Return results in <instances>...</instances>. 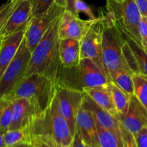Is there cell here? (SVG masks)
I'll list each match as a JSON object with an SVG mask.
<instances>
[{
  "label": "cell",
  "instance_id": "6da1fadb",
  "mask_svg": "<svg viewBox=\"0 0 147 147\" xmlns=\"http://www.w3.org/2000/svg\"><path fill=\"white\" fill-rule=\"evenodd\" d=\"M60 17L55 20L35 48L31 52L24 76L37 73L57 81L61 66L59 53L60 40L58 35Z\"/></svg>",
  "mask_w": 147,
  "mask_h": 147
},
{
  "label": "cell",
  "instance_id": "7a4b0ae2",
  "mask_svg": "<svg viewBox=\"0 0 147 147\" xmlns=\"http://www.w3.org/2000/svg\"><path fill=\"white\" fill-rule=\"evenodd\" d=\"M57 82L41 74L24 76L15 87L4 97L9 100L25 98L33 100L45 111L51 105L57 88Z\"/></svg>",
  "mask_w": 147,
  "mask_h": 147
},
{
  "label": "cell",
  "instance_id": "3957f363",
  "mask_svg": "<svg viewBox=\"0 0 147 147\" xmlns=\"http://www.w3.org/2000/svg\"><path fill=\"white\" fill-rule=\"evenodd\" d=\"M103 15L110 20L126 38L142 46L139 24L142 15L134 0H106Z\"/></svg>",
  "mask_w": 147,
  "mask_h": 147
},
{
  "label": "cell",
  "instance_id": "277c9868",
  "mask_svg": "<svg viewBox=\"0 0 147 147\" xmlns=\"http://www.w3.org/2000/svg\"><path fill=\"white\" fill-rule=\"evenodd\" d=\"M32 135L47 136L63 147L71 146L73 140L68 123L61 116L53 102L30 125Z\"/></svg>",
  "mask_w": 147,
  "mask_h": 147
},
{
  "label": "cell",
  "instance_id": "5b68a950",
  "mask_svg": "<svg viewBox=\"0 0 147 147\" xmlns=\"http://www.w3.org/2000/svg\"><path fill=\"white\" fill-rule=\"evenodd\" d=\"M101 16L103 18L102 60L103 68L110 78L111 76L119 69L129 67L123 53L126 38L110 20L103 14Z\"/></svg>",
  "mask_w": 147,
  "mask_h": 147
},
{
  "label": "cell",
  "instance_id": "8992f818",
  "mask_svg": "<svg viewBox=\"0 0 147 147\" xmlns=\"http://www.w3.org/2000/svg\"><path fill=\"white\" fill-rule=\"evenodd\" d=\"M84 93L78 89L61 86L57 83L53 102L59 113L68 123L74 136L76 129V118L83 104Z\"/></svg>",
  "mask_w": 147,
  "mask_h": 147
},
{
  "label": "cell",
  "instance_id": "52a82bcc",
  "mask_svg": "<svg viewBox=\"0 0 147 147\" xmlns=\"http://www.w3.org/2000/svg\"><path fill=\"white\" fill-rule=\"evenodd\" d=\"M65 10V7L55 2L46 12L32 17L26 27L24 37L26 45L30 51H33L50 27L63 14Z\"/></svg>",
  "mask_w": 147,
  "mask_h": 147
},
{
  "label": "cell",
  "instance_id": "ba28073f",
  "mask_svg": "<svg viewBox=\"0 0 147 147\" xmlns=\"http://www.w3.org/2000/svg\"><path fill=\"white\" fill-rule=\"evenodd\" d=\"M31 51L26 45L24 38L9 65L0 78V98L7 96L25 75Z\"/></svg>",
  "mask_w": 147,
  "mask_h": 147
},
{
  "label": "cell",
  "instance_id": "9c48e42d",
  "mask_svg": "<svg viewBox=\"0 0 147 147\" xmlns=\"http://www.w3.org/2000/svg\"><path fill=\"white\" fill-rule=\"evenodd\" d=\"M103 29V18L100 16L93 21L80 40V59H91L100 68L105 70L102 60Z\"/></svg>",
  "mask_w": 147,
  "mask_h": 147
},
{
  "label": "cell",
  "instance_id": "30bf717a",
  "mask_svg": "<svg viewBox=\"0 0 147 147\" xmlns=\"http://www.w3.org/2000/svg\"><path fill=\"white\" fill-rule=\"evenodd\" d=\"M95 20H85L78 15L65 10L60 17L58 35L60 40L75 39L81 40Z\"/></svg>",
  "mask_w": 147,
  "mask_h": 147
},
{
  "label": "cell",
  "instance_id": "8fae6325",
  "mask_svg": "<svg viewBox=\"0 0 147 147\" xmlns=\"http://www.w3.org/2000/svg\"><path fill=\"white\" fill-rule=\"evenodd\" d=\"M11 100L12 116L9 129H18L29 126L42 112L37 103L30 99L20 98Z\"/></svg>",
  "mask_w": 147,
  "mask_h": 147
},
{
  "label": "cell",
  "instance_id": "7c38bea8",
  "mask_svg": "<svg viewBox=\"0 0 147 147\" xmlns=\"http://www.w3.org/2000/svg\"><path fill=\"white\" fill-rule=\"evenodd\" d=\"M117 119L129 131L135 135L147 127V109L134 95H132L128 112L124 115H119Z\"/></svg>",
  "mask_w": 147,
  "mask_h": 147
},
{
  "label": "cell",
  "instance_id": "4fadbf2b",
  "mask_svg": "<svg viewBox=\"0 0 147 147\" xmlns=\"http://www.w3.org/2000/svg\"><path fill=\"white\" fill-rule=\"evenodd\" d=\"M82 88L106 86L111 81L108 75L93 60L89 58L80 60L78 65Z\"/></svg>",
  "mask_w": 147,
  "mask_h": 147
},
{
  "label": "cell",
  "instance_id": "5bb4252c",
  "mask_svg": "<svg viewBox=\"0 0 147 147\" xmlns=\"http://www.w3.org/2000/svg\"><path fill=\"white\" fill-rule=\"evenodd\" d=\"M32 17V7L30 1L28 0H17L15 7L3 25L1 30L3 37H7L27 27Z\"/></svg>",
  "mask_w": 147,
  "mask_h": 147
},
{
  "label": "cell",
  "instance_id": "9a60e30c",
  "mask_svg": "<svg viewBox=\"0 0 147 147\" xmlns=\"http://www.w3.org/2000/svg\"><path fill=\"white\" fill-rule=\"evenodd\" d=\"M26 27L4 37L0 42V78L15 57L24 39Z\"/></svg>",
  "mask_w": 147,
  "mask_h": 147
},
{
  "label": "cell",
  "instance_id": "2e32d148",
  "mask_svg": "<svg viewBox=\"0 0 147 147\" xmlns=\"http://www.w3.org/2000/svg\"><path fill=\"white\" fill-rule=\"evenodd\" d=\"M125 38L123 53L129 67L134 73L147 78V52L133 40Z\"/></svg>",
  "mask_w": 147,
  "mask_h": 147
},
{
  "label": "cell",
  "instance_id": "e0dca14e",
  "mask_svg": "<svg viewBox=\"0 0 147 147\" xmlns=\"http://www.w3.org/2000/svg\"><path fill=\"white\" fill-rule=\"evenodd\" d=\"M76 129L89 146L100 147L96 119L90 111L81 107L76 118Z\"/></svg>",
  "mask_w": 147,
  "mask_h": 147
},
{
  "label": "cell",
  "instance_id": "ac0fdd59",
  "mask_svg": "<svg viewBox=\"0 0 147 147\" xmlns=\"http://www.w3.org/2000/svg\"><path fill=\"white\" fill-rule=\"evenodd\" d=\"M83 109L88 110L93 113L96 121L103 127L113 131L118 137L122 140L121 132L119 121L116 118L102 109L101 107L96 104L88 95L84 93L83 104Z\"/></svg>",
  "mask_w": 147,
  "mask_h": 147
},
{
  "label": "cell",
  "instance_id": "d6986e66",
  "mask_svg": "<svg viewBox=\"0 0 147 147\" xmlns=\"http://www.w3.org/2000/svg\"><path fill=\"white\" fill-rule=\"evenodd\" d=\"M59 53L61 66L74 67L79 65L80 61V41L75 39L60 40Z\"/></svg>",
  "mask_w": 147,
  "mask_h": 147
},
{
  "label": "cell",
  "instance_id": "ffe728a7",
  "mask_svg": "<svg viewBox=\"0 0 147 147\" xmlns=\"http://www.w3.org/2000/svg\"><path fill=\"white\" fill-rule=\"evenodd\" d=\"M108 84L98 87L84 88L83 91L88 95L96 104L117 119L119 113L115 106L111 93Z\"/></svg>",
  "mask_w": 147,
  "mask_h": 147
},
{
  "label": "cell",
  "instance_id": "44dd1931",
  "mask_svg": "<svg viewBox=\"0 0 147 147\" xmlns=\"http://www.w3.org/2000/svg\"><path fill=\"white\" fill-rule=\"evenodd\" d=\"M134 73L133 70L129 67H123L118 70L111 76V81L122 90L132 96L134 93L133 80Z\"/></svg>",
  "mask_w": 147,
  "mask_h": 147
},
{
  "label": "cell",
  "instance_id": "7402d4cb",
  "mask_svg": "<svg viewBox=\"0 0 147 147\" xmlns=\"http://www.w3.org/2000/svg\"><path fill=\"white\" fill-rule=\"evenodd\" d=\"M32 134L30 126L18 129H9L4 134L6 147H12L19 144L31 142Z\"/></svg>",
  "mask_w": 147,
  "mask_h": 147
},
{
  "label": "cell",
  "instance_id": "603a6c76",
  "mask_svg": "<svg viewBox=\"0 0 147 147\" xmlns=\"http://www.w3.org/2000/svg\"><path fill=\"white\" fill-rule=\"evenodd\" d=\"M109 89L111 93L112 98L114 102L119 115H124L128 112L130 103L131 95L119 88L117 86L112 82L108 84Z\"/></svg>",
  "mask_w": 147,
  "mask_h": 147
},
{
  "label": "cell",
  "instance_id": "cb8c5ba5",
  "mask_svg": "<svg viewBox=\"0 0 147 147\" xmlns=\"http://www.w3.org/2000/svg\"><path fill=\"white\" fill-rule=\"evenodd\" d=\"M100 147H123V142L113 131L100 126L96 121Z\"/></svg>",
  "mask_w": 147,
  "mask_h": 147
},
{
  "label": "cell",
  "instance_id": "d4e9b609",
  "mask_svg": "<svg viewBox=\"0 0 147 147\" xmlns=\"http://www.w3.org/2000/svg\"><path fill=\"white\" fill-rule=\"evenodd\" d=\"M12 116V103L6 97L0 98V131L5 133L9 129Z\"/></svg>",
  "mask_w": 147,
  "mask_h": 147
},
{
  "label": "cell",
  "instance_id": "484cf974",
  "mask_svg": "<svg viewBox=\"0 0 147 147\" xmlns=\"http://www.w3.org/2000/svg\"><path fill=\"white\" fill-rule=\"evenodd\" d=\"M134 95L147 109V78L139 73L133 75Z\"/></svg>",
  "mask_w": 147,
  "mask_h": 147
},
{
  "label": "cell",
  "instance_id": "4316f807",
  "mask_svg": "<svg viewBox=\"0 0 147 147\" xmlns=\"http://www.w3.org/2000/svg\"><path fill=\"white\" fill-rule=\"evenodd\" d=\"M32 7V17L46 12L55 3V0H28Z\"/></svg>",
  "mask_w": 147,
  "mask_h": 147
},
{
  "label": "cell",
  "instance_id": "83f0119b",
  "mask_svg": "<svg viewBox=\"0 0 147 147\" xmlns=\"http://www.w3.org/2000/svg\"><path fill=\"white\" fill-rule=\"evenodd\" d=\"M31 143L34 147H63L47 136L32 135Z\"/></svg>",
  "mask_w": 147,
  "mask_h": 147
},
{
  "label": "cell",
  "instance_id": "f1b7e54d",
  "mask_svg": "<svg viewBox=\"0 0 147 147\" xmlns=\"http://www.w3.org/2000/svg\"><path fill=\"white\" fill-rule=\"evenodd\" d=\"M119 126L121 132L123 147H138L134 135L129 131L120 122H119Z\"/></svg>",
  "mask_w": 147,
  "mask_h": 147
},
{
  "label": "cell",
  "instance_id": "f546056e",
  "mask_svg": "<svg viewBox=\"0 0 147 147\" xmlns=\"http://www.w3.org/2000/svg\"><path fill=\"white\" fill-rule=\"evenodd\" d=\"M17 0L8 1L0 6V24L5 21L12 11L17 4Z\"/></svg>",
  "mask_w": 147,
  "mask_h": 147
},
{
  "label": "cell",
  "instance_id": "4dcf8cb0",
  "mask_svg": "<svg viewBox=\"0 0 147 147\" xmlns=\"http://www.w3.org/2000/svg\"><path fill=\"white\" fill-rule=\"evenodd\" d=\"M76 9L78 14H79V13L80 12L84 13L89 17L90 20H96L97 18L95 17V14H93L90 7L83 0H77L76 3Z\"/></svg>",
  "mask_w": 147,
  "mask_h": 147
},
{
  "label": "cell",
  "instance_id": "1f68e13d",
  "mask_svg": "<svg viewBox=\"0 0 147 147\" xmlns=\"http://www.w3.org/2000/svg\"><path fill=\"white\" fill-rule=\"evenodd\" d=\"M141 43L144 50L147 52V17H142L139 24Z\"/></svg>",
  "mask_w": 147,
  "mask_h": 147
},
{
  "label": "cell",
  "instance_id": "d6a6232c",
  "mask_svg": "<svg viewBox=\"0 0 147 147\" xmlns=\"http://www.w3.org/2000/svg\"><path fill=\"white\" fill-rule=\"evenodd\" d=\"M134 137L138 147H147V127L142 129Z\"/></svg>",
  "mask_w": 147,
  "mask_h": 147
},
{
  "label": "cell",
  "instance_id": "836d02e7",
  "mask_svg": "<svg viewBox=\"0 0 147 147\" xmlns=\"http://www.w3.org/2000/svg\"><path fill=\"white\" fill-rule=\"evenodd\" d=\"M71 147H91L89 146L84 140H83V137L80 135V132L76 129V132H75L74 136H73V143H72Z\"/></svg>",
  "mask_w": 147,
  "mask_h": 147
},
{
  "label": "cell",
  "instance_id": "e575fe53",
  "mask_svg": "<svg viewBox=\"0 0 147 147\" xmlns=\"http://www.w3.org/2000/svg\"><path fill=\"white\" fill-rule=\"evenodd\" d=\"M142 17H147V0H134Z\"/></svg>",
  "mask_w": 147,
  "mask_h": 147
},
{
  "label": "cell",
  "instance_id": "d590c367",
  "mask_svg": "<svg viewBox=\"0 0 147 147\" xmlns=\"http://www.w3.org/2000/svg\"><path fill=\"white\" fill-rule=\"evenodd\" d=\"M66 1V7L65 9L67 11H70L73 14H76V15H79L77 13L76 9V3L77 0H65Z\"/></svg>",
  "mask_w": 147,
  "mask_h": 147
},
{
  "label": "cell",
  "instance_id": "8d00e7d4",
  "mask_svg": "<svg viewBox=\"0 0 147 147\" xmlns=\"http://www.w3.org/2000/svg\"><path fill=\"white\" fill-rule=\"evenodd\" d=\"M12 147H34L31 142H24V143L19 144Z\"/></svg>",
  "mask_w": 147,
  "mask_h": 147
},
{
  "label": "cell",
  "instance_id": "74e56055",
  "mask_svg": "<svg viewBox=\"0 0 147 147\" xmlns=\"http://www.w3.org/2000/svg\"><path fill=\"white\" fill-rule=\"evenodd\" d=\"M4 132L0 131V147H6L5 144H4Z\"/></svg>",
  "mask_w": 147,
  "mask_h": 147
},
{
  "label": "cell",
  "instance_id": "f35d334b",
  "mask_svg": "<svg viewBox=\"0 0 147 147\" xmlns=\"http://www.w3.org/2000/svg\"><path fill=\"white\" fill-rule=\"evenodd\" d=\"M55 2L57 3V4H59L60 6H62V7H63L65 8V7H66L65 0H55Z\"/></svg>",
  "mask_w": 147,
  "mask_h": 147
},
{
  "label": "cell",
  "instance_id": "ab89813d",
  "mask_svg": "<svg viewBox=\"0 0 147 147\" xmlns=\"http://www.w3.org/2000/svg\"><path fill=\"white\" fill-rule=\"evenodd\" d=\"M6 20H5V21H6ZM5 21L1 23V24H0V42H1V40H2V39L4 38V37H3V35H2V33H1V30H2L3 25H4V22H5Z\"/></svg>",
  "mask_w": 147,
  "mask_h": 147
},
{
  "label": "cell",
  "instance_id": "60d3db41",
  "mask_svg": "<svg viewBox=\"0 0 147 147\" xmlns=\"http://www.w3.org/2000/svg\"><path fill=\"white\" fill-rule=\"evenodd\" d=\"M8 1H14V0H7Z\"/></svg>",
  "mask_w": 147,
  "mask_h": 147
}]
</instances>
